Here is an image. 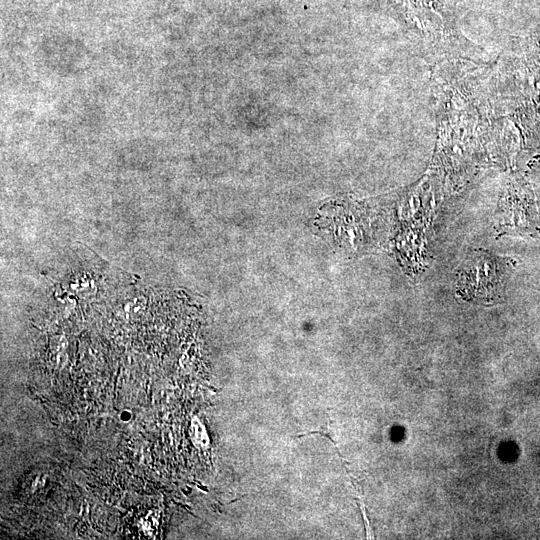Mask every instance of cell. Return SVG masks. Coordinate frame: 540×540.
<instances>
[{"instance_id":"6da1fadb","label":"cell","mask_w":540,"mask_h":540,"mask_svg":"<svg viewBox=\"0 0 540 540\" xmlns=\"http://www.w3.org/2000/svg\"><path fill=\"white\" fill-rule=\"evenodd\" d=\"M504 271L500 261L488 253L470 256L459 271L457 291L466 300L495 301L503 286Z\"/></svg>"}]
</instances>
